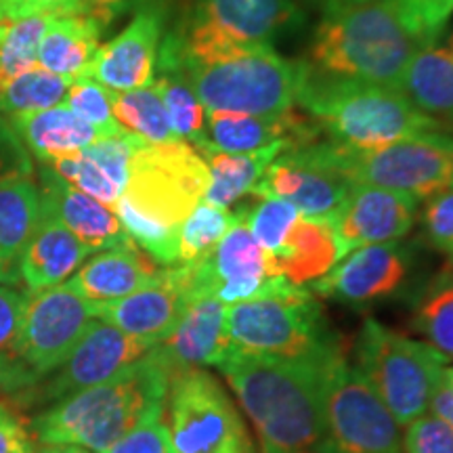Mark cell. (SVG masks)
Segmentation results:
<instances>
[{
	"label": "cell",
	"mask_w": 453,
	"mask_h": 453,
	"mask_svg": "<svg viewBox=\"0 0 453 453\" xmlns=\"http://www.w3.org/2000/svg\"><path fill=\"white\" fill-rule=\"evenodd\" d=\"M237 214L229 208H219L200 202L194 212L185 219L179 231V265L197 263L206 258L226 231L235 225Z\"/></svg>",
	"instance_id": "37"
},
{
	"label": "cell",
	"mask_w": 453,
	"mask_h": 453,
	"mask_svg": "<svg viewBox=\"0 0 453 453\" xmlns=\"http://www.w3.org/2000/svg\"><path fill=\"white\" fill-rule=\"evenodd\" d=\"M189 303V269L187 265L162 267L154 281L141 290L107 304H93L95 319L107 321L128 336L160 344L179 324Z\"/></svg>",
	"instance_id": "15"
},
{
	"label": "cell",
	"mask_w": 453,
	"mask_h": 453,
	"mask_svg": "<svg viewBox=\"0 0 453 453\" xmlns=\"http://www.w3.org/2000/svg\"><path fill=\"white\" fill-rule=\"evenodd\" d=\"M296 104L332 141L355 150H376L445 128L396 88L336 76L309 64Z\"/></svg>",
	"instance_id": "4"
},
{
	"label": "cell",
	"mask_w": 453,
	"mask_h": 453,
	"mask_svg": "<svg viewBox=\"0 0 453 453\" xmlns=\"http://www.w3.org/2000/svg\"><path fill=\"white\" fill-rule=\"evenodd\" d=\"M104 453H174L168 424L164 422V411L147 418L145 422L107 447Z\"/></svg>",
	"instance_id": "41"
},
{
	"label": "cell",
	"mask_w": 453,
	"mask_h": 453,
	"mask_svg": "<svg viewBox=\"0 0 453 453\" xmlns=\"http://www.w3.org/2000/svg\"><path fill=\"white\" fill-rule=\"evenodd\" d=\"M311 3L317 4V7L324 11V15H326V13H332V11L350 7V4L364 3V0H311Z\"/></svg>",
	"instance_id": "51"
},
{
	"label": "cell",
	"mask_w": 453,
	"mask_h": 453,
	"mask_svg": "<svg viewBox=\"0 0 453 453\" xmlns=\"http://www.w3.org/2000/svg\"><path fill=\"white\" fill-rule=\"evenodd\" d=\"M4 19H11L9 17V11H7V4H4V0H0V21Z\"/></svg>",
	"instance_id": "54"
},
{
	"label": "cell",
	"mask_w": 453,
	"mask_h": 453,
	"mask_svg": "<svg viewBox=\"0 0 453 453\" xmlns=\"http://www.w3.org/2000/svg\"><path fill=\"white\" fill-rule=\"evenodd\" d=\"M443 378H445L447 387H449V388H451V393H453V365H451V367H445Z\"/></svg>",
	"instance_id": "53"
},
{
	"label": "cell",
	"mask_w": 453,
	"mask_h": 453,
	"mask_svg": "<svg viewBox=\"0 0 453 453\" xmlns=\"http://www.w3.org/2000/svg\"><path fill=\"white\" fill-rule=\"evenodd\" d=\"M237 212L265 254H277L281 250L300 217L292 203L275 197H260L257 206H243Z\"/></svg>",
	"instance_id": "38"
},
{
	"label": "cell",
	"mask_w": 453,
	"mask_h": 453,
	"mask_svg": "<svg viewBox=\"0 0 453 453\" xmlns=\"http://www.w3.org/2000/svg\"><path fill=\"white\" fill-rule=\"evenodd\" d=\"M422 47L396 0H364L326 13L315 32L311 61L321 72L399 88L407 64Z\"/></svg>",
	"instance_id": "5"
},
{
	"label": "cell",
	"mask_w": 453,
	"mask_h": 453,
	"mask_svg": "<svg viewBox=\"0 0 453 453\" xmlns=\"http://www.w3.org/2000/svg\"><path fill=\"white\" fill-rule=\"evenodd\" d=\"M350 185V180L321 166L303 147H296L269 164L250 196L283 200L292 203L300 217L332 223L347 202Z\"/></svg>",
	"instance_id": "17"
},
{
	"label": "cell",
	"mask_w": 453,
	"mask_h": 453,
	"mask_svg": "<svg viewBox=\"0 0 453 453\" xmlns=\"http://www.w3.org/2000/svg\"><path fill=\"white\" fill-rule=\"evenodd\" d=\"M41 219V189L32 177L0 183V283L21 281V257Z\"/></svg>",
	"instance_id": "28"
},
{
	"label": "cell",
	"mask_w": 453,
	"mask_h": 453,
	"mask_svg": "<svg viewBox=\"0 0 453 453\" xmlns=\"http://www.w3.org/2000/svg\"><path fill=\"white\" fill-rule=\"evenodd\" d=\"M290 150H294L292 143L280 141V143L257 151H246V154L202 151V157L208 164V173H211L203 202L219 208H229L243 196L252 194L254 185L263 177L269 164Z\"/></svg>",
	"instance_id": "31"
},
{
	"label": "cell",
	"mask_w": 453,
	"mask_h": 453,
	"mask_svg": "<svg viewBox=\"0 0 453 453\" xmlns=\"http://www.w3.org/2000/svg\"><path fill=\"white\" fill-rule=\"evenodd\" d=\"M160 267L133 240L99 252L82 265L67 283L90 304H107L154 281Z\"/></svg>",
	"instance_id": "24"
},
{
	"label": "cell",
	"mask_w": 453,
	"mask_h": 453,
	"mask_svg": "<svg viewBox=\"0 0 453 453\" xmlns=\"http://www.w3.org/2000/svg\"><path fill=\"white\" fill-rule=\"evenodd\" d=\"M422 226L426 240L441 252L453 257V185L426 200Z\"/></svg>",
	"instance_id": "43"
},
{
	"label": "cell",
	"mask_w": 453,
	"mask_h": 453,
	"mask_svg": "<svg viewBox=\"0 0 453 453\" xmlns=\"http://www.w3.org/2000/svg\"><path fill=\"white\" fill-rule=\"evenodd\" d=\"M34 453H90V449H87V447L82 445H72V443H47Z\"/></svg>",
	"instance_id": "50"
},
{
	"label": "cell",
	"mask_w": 453,
	"mask_h": 453,
	"mask_svg": "<svg viewBox=\"0 0 453 453\" xmlns=\"http://www.w3.org/2000/svg\"><path fill=\"white\" fill-rule=\"evenodd\" d=\"M340 263L338 243L330 220L298 217L277 254H265L267 275L286 277L292 286L307 288Z\"/></svg>",
	"instance_id": "26"
},
{
	"label": "cell",
	"mask_w": 453,
	"mask_h": 453,
	"mask_svg": "<svg viewBox=\"0 0 453 453\" xmlns=\"http://www.w3.org/2000/svg\"><path fill=\"white\" fill-rule=\"evenodd\" d=\"M303 21L294 0H194L183 26L162 38L157 59L183 72L260 47H273L283 32Z\"/></svg>",
	"instance_id": "7"
},
{
	"label": "cell",
	"mask_w": 453,
	"mask_h": 453,
	"mask_svg": "<svg viewBox=\"0 0 453 453\" xmlns=\"http://www.w3.org/2000/svg\"><path fill=\"white\" fill-rule=\"evenodd\" d=\"M407 254L396 242L359 248L336 263L330 273L311 283V290L350 307H365L390 298L407 280Z\"/></svg>",
	"instance_id": "19"
},
{
	"label": "cell",
	"mask_w": 453,
	"mask_h": 453,
	"mask_svg": "<svg viewBox=\"0 0 453 453\" xmlns=\"http://www.w3.org/2000/svg\"><path fill=\"white\" fill-rule=\"evenodd\" d=\"M164 19L166 15L160 4H141L137 15L122 32L110 42L101 44L84 76L118 93L150 87L156 81Z\"/></svg>",
	"instance_id": "18"
},
{
	"label": "cell",
	"mask_w": 453,
	"mask_h": 453,
	"mask_svg": "<svg viewBox=\"0 0 453 453\" xmlns=\"http://www.w3.org/2000/svg\"><path fill=\"white\" fill-rule=\"evenodd\" d=\"M211 173L187 141L143 143L128 164L124 194L113 206L127 235L162 267L179 265V231L203 202Z\"/></svg>",
	"instance_id": "1"
},
{
	"label": "cell",
	"mask_w": 453,
	"mask_h": 453,
	"mask_svg": "<svg viewBox=\"0 0 453 453\" xmlns=\"http://www.w3.org/2000/svg\"><path fill=\"white\" fill-rule=\"evenodd\" d=\"M7 118L30 156L38 157L42 164L55 157L76 154L104 139L97 128L84 122L64 104L50 110L17 113Z\"/></svg>",
	"instance_id": "27"
},
{
	"label": "cell",
	"mask_w": 453,
	"mask_h": 453,
	"mask_svg": "<svg viewBox=\"0 0 453 453\" xmlns=\"http://www.w3.org/2000/svg\"><path fill=\"white\" fill-rule=\"evenodd\" d=\"M26 304L27 292H17L13 288L0 286V355L13 342L21 317L26 313Z\"/></svg>",
	"instance_id": "45"
},
{
	"label": "cell",
	"mask_w": 453,
	"mask_h": 453,
	"mask_svg": "<svg viewBox=\"0 0 453 453\" xmlns=\"http://www.w3.org/2000/svg\"><path fill=\"white\" fill-rule=\"evenodd\" d=\"M303 150L350 183L403 191L418 202L430 200L453 185L451 134L426 133L376 150H355L336 141H317Z\"/></svg>",
	"instance_id": "9"
},
{
	"label": "cell",
	"mask_w": 453,
	"mask_h": 453,
	"mask_svg": "<svg viewBox=\"0 0 453 453\" xmlns=\"http://www.w3.org/2000/svg\"><path fill=\"white\" fill-rule=\"evenodd\" d=\"M418 203L403 191L353 183L347 202L332 220L338 257L344 258L373 243L401 240L416 223Z\"/></svg>",
	"instance_id": "16"
},
{
	"label": "cell",
	"mask_w": 453,
	"mask_h": 453,
	"mask_svg": "<svg viewBox=\"0 0 453 453\" xmlns=\"http://www.w3.org/2000/svg\"><path fill=\"white\" fill-rule=\"evenodd\" d=\"M41 202L53 217L65 225L90 250H110L130 242L120 219L110 206L76 189L55 174L47 164H41Z\"/></svg>",
	"instance_id": "23"
},
{
	"label": "cell",
	"mask_w": 453,
	"mask_h": 453,
	"mask_svg": "<svg viewBox=\"0 0 453 453\" xmlns=\"http://www.w3.org/2000/svg\"><path fill=\"white\" fill-rule=\"evenodd\" d=\"M70 84V78L57 76L41 65L32 67L0 90V113L17 116V113L42 111L61 105Z\"/></svg>",
	"instance_id": "35"
},
{
	"label": "cell",
	"mask_w": 453,
	"mask_h": 453,
	"mask_svg": "<svg viewBox=\"0 0 453 453\" xmlns=\"http://www.w3.org/2000/svg\"><path fill=\"white\" fill-rule=\"evenodd\" d=\"M451 263H453V257H451Z\"/></svg>",
	"instance_id": "55"
},
{
	"label": "cell",
	"mask_w": 453,
	"mask_h": 453,
	"mask_svg": "<svg viewBox=\"0 0 453 453\" xmlns=\"http://www.w3.org/2000/svg\"><path fill=\"white\" fill-rule=\"evenodd\" d=\"M15 453H34V443H32V437L26 439L24 443H21L19 449H17Z\"/></svg>",
	"instance_id": "52"
},
{
	"label": "cell",
	"mask_w": 453,
	"mask_h": 453,
	"mask_svg": "<svg viewBox=\"0 0 453 453\" xmlns=\"http://www.w3.org/2000/svg\"><path fill=\"white\" fill-rule=\"evenodd\" d=\"M396 7L424 47L439 41L453 15V0H396Z\"/></svg>",
	"instance_id": "40"
},
{
	"label": "cell",
	"mask_w": 453,
	"mask_h": 453,
	"mask_svg": "<svg viewBox=\"0 0 453 453\" xmlns=\"http://www.w3.org/2000/svg\"><path fill=\"white\" fill-rule=\"evenodd\" d=\"M34 162L30 151L11 127L9 118L0 113V183L9 179L32 177Z\"/></svg>",
	"instance_id": "44"
},
{
	"label": "cell",
	"mask_w": 453,
	"mask_h": 453,
	"mask_svg": "<svg viewBox=\"0 0 453 453\" xmlns=\"http://www.w3.org/2000/svg\"><path fill=\"white\" fill-rule=\"evenodd\" d=\"M405 453H453V430L433 413L413 420L405 426Z\"/></svg>",
	"instance_id": "42"
},
{
	"label": "cell",
	"mask_w": 453,
	"mask_h": 453,
	"mask_svg": "<svg viewBox=\"0 0 453 453\" xmlns=\"http://www.w3.org/2000/svg\"><path fill=\"white\" fill-rule=\"evenodd\" d=\"M357 370L380 396L401 428L428 411L447 359L424 340H413L367 319L355 347Z\"/></svg>",
	"instance_id": "11"
},
{
	"label": "cell",
	"mask_w": 453,
	"mask_h": 453,
	"mask_svg": "<svg viewBox=\"0 0 453 453\" xmlns=\"http://www.w3.org/2000/svg\"><path fill=\"white\" fill-rule=\"evenodd\" d=\"M396 90L426 116L443 124L453 122V36L443 44L433 42L418 50Z\"/></svg>",
	"instance_id": "29"
},
{
	"label": "cell",
	"mask_w": 453,
	"mask_h": 453,
	"mask_svg": "<svg viewBox=\"0 0 453 453\" xmlns=\"http://www.w3.org/2000/svg\"><path fill=\"white\" fill-rule=\"evenodd\" d=\"M324 418L321 453H405L393 413L349 364L342 349L326 365Z\"/></svg>",
	"instance_id": "12"
},
{
	"label": "cell",
	"mask_w": 453,
	"mask_h": 453,
	"mask_svg": "<svg viewBox=\"0 0 453 453\" xmlns=\"http://www.w3.org/2000/svg\"><path fill=\"white\" fill-rule=\"evenodd\" d=\"M93 250L61 225L41 202V219L21 257V281L27 292L65 283L82 267Z\"/></svg>",
	"instance_id": "25"
},
{
	"label": "cell",
	"mask_w": 453,
	"mask_h": 453,
	"mask_svg": "<svg viewBox=\"0 0 453 453\" xmlns=\"http://www.w3.org/2000/svg\"><path fill=\"white\" fill-rule=\"evenodd\" d=\"M413 327L430 347L437 349L447 361H453V263L451 269L428 283L418 300Z\"/></svg>",
	"instance_id": "34"
},
{
	"label": "cell",
	"mask_w": 453,
	"mask_h": 453,
	"mask_svg": "<svg viewBox=\"0 0 453 453\" xmlns=\"http://www.w3.org/2000/svg\"><path fill=\"white\" fill-rule=\"evenodd\" d=\"M145 0H81V13L95 19L101 27L110 26L118 17L137 9Z\"/></svg>",
	"instance_id": "46"
},
{
	"label": "cell",
	"mask_w": 453,
	"mask_h": 453,
	"mask_svg": "<svg viewBox=\"0 0 453 453\" xmlns=\"http://www.w3.org/2000/svg\"><path fill=\"white\" fill-rule=\"evenodd\" d=\"M231 355L324 364L340 350L309 288L277 275L267 292L226 307Z\"/></svg>",
	"instance_id": "6"
},
{
	"label": "cell",
	"mask_w": 453,
	"mask_h": 453,
	"mask_svg": "<svg viewBox=\"0 0 453 453\" xmlns=\"http://www.w3.org/2000/svg\"><path fill=\"white\" fill-rule=\"evenodd\" d=\"M307 64L281 57L273 47L189 64L183 73L206 111L273 116L296 105Z\"/></svg>",
	"instance_id": "10"
},
{
	"label": "cell",
	"mask_w": 453,
	"mask_h": 453,
	"mask_svg": "<svg viewBox=\"0 0 453 453\" xmlns=\"http://www.w3.org/2000/svg\"><path fill=\"white\" fill-rule=\"evenodd\" d=\"M327 361L311 364L229 355L220 365L257 428L260 453H321L324 449Z\"/></svg>",
	"instance_id": "2"
},
{
	"label": "cell",
	"mask_w": 453,
	"mask_h": 453,
	"mask_svg": "<svg viewBox=\"0 0 453 453\" xmlns=\"http://www.w3.org/2000/svg\"><path fill=\"white\" fill-rule=\"evenodd\" d=\"M166 403L174 453H257L246 422L211 372L174 373Z\"/></svg>",
	"instance_id": "13"
},
{
	"label": "cell",
	"mask_w": 453,
	"mask_h": 453,
	"mask_svg": "<svg viewBox=\"0 0 453 453\" xmlns=\"http://www.w3.org/2000/svg\"><path fill=\"white\" fill-rule=\"evenodd\" d=\"M90 319H95L93 304L67 281L27 292L19 330L0 355V395L24 399L64 364Z\"/></svg>",
	"instance_id": "8"
},
{
	"label": "cell",
	"mask_w": 453,
	"mask_h": 453,
	"mask_svg": "<svg viewBox=\"0 0 453 453\" xmlns=\"http://www.w3.org/2000/svg\"><path fill=\"white\" fill-rule=\"evenodd\" d=\"M101 27L82 13L55 15L38 49V65L64 78H81L101 47Z\"/></svg>",
	"instance_id": "30"
},
{
	"label": "cell",
	"mask_w": 453,
	"mask_h": 453,
	"mask_svg": "<svg viewBox=\"0 0 453 453\" xmlns=\"http://www.w3.org/2000/svg\"><path fill=\"white\" fill-rule=\"evenodd\" d=\"M26 439H30V434L24 422L15 416L13 410L0 403V453H15Z\"/></svg>",
	"instance_id": "47"
},
{
	"label": "cell",
	"mask_w": 453,
	"mask_h": 453,
	"mask_svg": "<svg viewBox=\"0 0 453 453\" xmlns=\"http://www.w3.org/2000/svg\"><path fill=\"white\" fill-rule=\"evenodd\" d=\"M154 349L173 376L208 365L220 367L231 355L226 307L212 294L189 298L177 327Z\"/></svg>",
	"instance_id": "20"
},
{
	"label": "cell",
	"mask_w": 453,
	"mask_h": 453,
	"mask_svg": "<svg viewBox=\"0 0 453 453\" xmlns=\"http://www.w3.org/2000/svg\"><path fill=\"white\" fill-rule=\"evenodd\" d=\"M64 105L81 116L84 122L97 128L104 137L124 133V128L116 122L111 110V90L88 76L73 78L67 88Z\"/></svg>",
	"instance_id": "39"
},
{
	"label": "cell",
	"mask_w": 453,
	"mask_h": 453,
	"mask_svg": "<svg viewBox=\"0 0 453 453\" xmlns=\"http://www.w3.org/2000/svg\"><path fill=\"white\" fill-rule=\"evenodd\" d=\"M53 17L38 11L19 19L0 21V90L19 73L38 65V49Z\"/></svg>",
	"instance_id": "33"
},
{
	"label": "cell",
	"mask_w": 453,
	"mask_h": 453,
	"mask_svg": "<svg viewBox=\"0 0 453 453\" xmlns=\"http://www.w3.org/2000/svg\"><path fill=\"white\" fill-rule=\"evenodd\" d=\"M321 128L309 116L288 110L273 116L254 113L206 111V137L197 151H225V154H246L269 147L280 141L296 147L317 143Z\"/></svg>",
	"instance_id": "21"
},
{
	"label": "cell",
	"mask_w": 453,
	"mask_h": 453,
	"mask_svg": "<svg viewBox=\"0 0 453 453\" xmlns=\"http://www.w3.org/2000/svg\"><path fill=\"white\" fill-rule=\"evenodd\" d=\"M145 141L124 133L99 139L87 150L44 162L61 179L113 211L128 180V164ZM42 164V162H41Z\"/></svg>",
	"instance_id": "22"
},
{
	"label": "cell",
	"mask_w": 453,
	"mask_h": 453,
	"mask_svg": "<svg viewBox=\"0 0 453 453\" xmlns=\"http://www.w3.org/2000/svg\"><path fill=\"white\" fill-rule=\"evenodd\" d=\"M113 118L127 133L137 134L145 143H170L180 141L174 134L168 111L164 107L160 90L151 82L150 87L134 90H111Z\"/></svg>",
	"instance_id": "32"
},
{
	"label": "cell",
	"mask_w": 453,
	"mask_h": 453,
	"mask_svg": "<svg viewBox=\"0 0 453 453\" xmlns=\"http://www.w3.org/2000/svg\"><path fill=\"white\" fill-rule=\"evenodd\" d=\"M428 410L433 416H437L439 420H443L447 426L453 430V393L451 388L447 387L445 378H441V382L434 388L433 396H430Z\"/></svg>",
	"instance_id": "48"
},
{
	"label": "cell",
	"mask_w": 453,
	"mask_h": 453,
	"mask_svg": "<svg viewBox=\"0 0 453 453\" xmlns=\"http://www.w3.org/2000/svg\"><path fill=\"white\" fill-rule=\"evenodd\" d=\"M150 349L154 347L143 340L128 336L107 321L90 319L64 364L49 378H44L38 387H34L21 401L26 405H34V401L53 405L73 393L111 380L130 364L150 353Z\"/></svg>",
	"instance_id": "14"
},
{
	"label": "cell",
	"mask_w": 453,
	"mask_h": 453,
	"mask_svg": "<svg viewBox=\"0 0 453 453\" xmlns=\"http://www.w3.org/2000/svg\"><path fill=\"white\" fill-rule=\"evenodd\" d=\"M34 11H44L50 15L81 13V0H30Z\"/></svg>",
	"instance_id": "49"
},
{
	"label": "cell",
	"mask_w": 453,
	"mask_h": 453,
	"mask_svg": "<svg viewBox=\"0 0 453 453\" xmlns=\"http://www.w3.org/2000/svg\"><path fill=\"white\" fill-rule=\"evenodd\" d=\"M154 84L160 90L174 134L196 150L206 137V110L183 72H157Z\"/></svg>",
	"instance_id": "36"
},
{
	"label": "cell",
	"mask_w": 453,
	"mask_h": 453,
	"mask_svg": "<svg viewBox=\"0 0 453 453\" xmlns=\"http://www.w3.org/2000/svg\"><path fill=\"white\" fill-rule=\"evenodd\" d=\"M173 373L150 349L111 380L57 401L32 420V437L41 445L72 443L95 453L122 439L147 418L166 410Z\"/></svg>",
	"instance_id": "3"
}]
</instances>
